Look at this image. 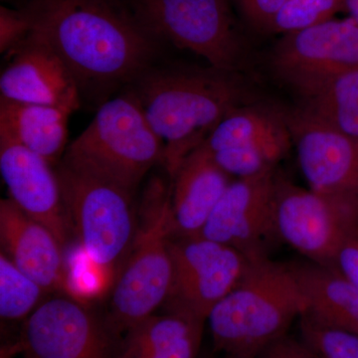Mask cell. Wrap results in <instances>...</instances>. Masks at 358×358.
<instances>
[{
	"label": "cell",
	"instance_id": "6da1fadb",
	"mask_svg": "<svg viewBox=\"0 0 358 358\" xmlns=\"http://www.w3.org/2000/svg\"><path fill=\"white\" fill-rule=\"evenodd\" d=\"M32 32L57 53L82 100L100 107L162 60L164 43L122 0H30Z\"/></svg>",
	"mask_w": 358,
	"mask_h": 358
},
{
	"label": "cell",
	"instance_id": "7a4b0ae2",
	"mask_svg": "<svg viewBox=\"0 0 358 358\" xmlns=\"http://www.w3.org/2000/svg\"><path fill=\"white\" fill-rule=\"evenodd\" d=\"M140 102L164 143L162 164L169 181L188 155L206 141L247 93L235 72L159 61L127 88Z\"/></svg>",
	"mask_w": 358,
	"mask_h": 358
},
{
	"label": "cell",
	"instance_id": "3957f363",
	"mask_svg": "<svg viewBox=\"0 0 358 358\" xmlns=\"http://www.w3.org/2000/svg\"><path fill=\"white\" fill-rule=\"evenodd\" d=\"M307 308L291 266L268 255L249 258L240 281L207 317L214 350L225 358H258Z\"/></svg>",
	"mask_w": 358,
	"mask_h": 358
},
{
	"label": "cell",
	"instance_id": "277c9868",
	"mask_svg": "<svg viewBox=\"0 0 358 358\" xmlns=\"http://www.w3.org/2000/svg\"><path fill=\"white\" fill-rule=\"evenodd\" d=\"M140 227L112 287L103 319L117 338L162 308L173 280L171 185L148 181L140 205Z\"/></svg>",
	"mask_w": 358,
	"mask_h": 358
},
{
	"label": "cell",
	"instance_id": "5b68a950",
	"mask_svg": "<svg viewBox=\"0 0 358 358\" xmlns=\"http://www.w3.org/2000/svg\"><path fill=\"white\" fill-rule=\"evenodd\" d=\"M164 148L138 99L126 89L98 108L61 162L117 186L134 199L148 171L162 164Z\"/></svg>",
	"mask_w": 358,
	"mask_h": 358
},
{
	"label": "cell",
	"instance_id": "8992f818",
	"mask_svg": "<svg viewBox=\"0 0 358 358\" xmlns=\"http://www.w3.org/2000/svg\"><path fill=\"white\" fill-rule=\"evenodd\" d=\"M55 169L72 232L90 264L112 287L138 227L133 197L62 162Z\"/></svg>",
	"mask_w": 358,
	"mask_h": 358
},
{
	"label": "cell",
	"instance_id": "52a82bcc",
	"mask_svg": "<svg viewBox=\"0 0 358 358\" xmlns=\"http://www.w3.org/2000/svg\"><path fill=\"white\" fill-rule=\"evenodd\" d=\"M162 43L192 52L210 67L236 72L242 44L228 0H122Z\"/></svg>",
	"mask_w": 358,
	"mask_h": 358
},
{
	"label": "cell",
	"instance_id": "ba28073f",
	"mask_svg": "<svg viewBox=\"0 0 358 358\" xmlns=\"http://www.w3.org/2000/svg\"><path fill=\"white\" fill-rule=\"evenodd\" d=\"M275 235L310 262L331 267L346 240L358 233V201L305 189L278 178Z\"/></svg>",
	"mask_w": 358,
	"mask_h": 358
},
{
	"label": "cell",
	"instance_id": "9c48e42d",
	"mask_svg": "<svg viewBox=\"0 0 358 358\" xmlns=\"http://www.w3.org/2000/svg\"><path fill=\"white\" fill-rule=\"evenodd\" d=\"M169 251L173 280L162 308L204 322L234 289L249 263L238 250L199 236H171Z\"/></svg>",
	"mask_w": 358,
	"mask_h": 358
},
{
	"label": "cell",
	"instance_id": "30bf717a",
	"mask_svg": "<svg viewBox=\"0 0 358 358\" xmlns=\"http://www.w3.org/2000/svg\"><path fill=\"white\" fill-rule=\"evenodd\" d=\"M121 339L77 296L44 301L23 322L20 350L25 358H117Z\"/></svg>",
	"mask_w": 358,
	"mask_h": 358
},
{
	"label": "cell",
	"instance_id": "8fae6325",
	"mask_svg": "<svg viewBox=\"0 0 358 358\" xmlns=\"http://www.w3.org/2000/svg\"><path fill=\"white\" fill-rule=\"evenodd\" d=\"M278 77L299 95L358 67V25L350 17L282 35L271 55Z\"/></svg>",
	"mask_w": 358,
	"mask_h": 358
},
{
	"label": "cell",
	"instance_id": "7c38bea8",
	"mask_svg": "<svg viewBox=\"0 0 358 358\" xmlns=\"http://www.w3.org/2000/svg\"><path fill=\"white\" fill-rule=\"evenodd\" d=\"M284 115L299 166L310 189L358 201V141L301 106Z\"/></svg>",
	"mask_w": 358,
	"mask_h": 358
},
{
	"label": "cell",
	"instance_id": "4fadbf2b",
	"mask_svg": "<svg viewBox=\"0 0 358 358\" xmlns=\"http://www.w3.org/2000/svg\"><path fill=\"white\" fill-rule=\"evenodd\" d=\"M275 171L234 179L228 186L199 237L238 250L248 258L266 256V243L277 236Z\"/></svg>",
	"mask_w": 358,
	"mask_h": 358
},
{
	"label": "cell",
	"instance_id": "5bb4252c",
	"mask_svg": "<svg viewBox=\"0 0 358 358\" xmlns=\"http://www.w3.org/2000/svg\"><path fill=\"white\" fill-rule=\"evenodd\" d=\"M0 171L9 199L48 228L65 248L73 232L55 166L41 155L0 136Z\"/></svg>",
	"mask_w": 358,
	"mask_h": 358
},
{
	"label": "cell",
	"instance_id": "9a60e30c",
	"mask_svg": "<svg viewBox=\"0 0 358 358\" xmlns=\"http://www.w3.org/2000/svg\"><path fill=\"white\" fill-rule=\"evenodd\" d=\"M0 76V96L16 102L51 106L71 114L81 106L76 81L57 53L31 32L11 53Z\"/></svg>",
	"mask_w": 358,
	"mask_h": 358
},
{
	"label": "cell",
	"instance_id": "2e32d148",
	"mask_svg": "<svg viewBox=\"0 0 358 358\" xmlns=\"http://www.w3.org/2000/svg\"><path fill=\"white\" fill-rule=\"evenodd\" d=\"M0 241L1 252L47 293L71 294L64 247L48 228L28 216L10 199L0 201Z\"/></svg>",
	"mask_w": 358,
	"mask_h": 358
},
{
	"label": "cell",
	"instance_id": "e0dca14e",
	"mask_svg": "<svg viewBox=\"0 0 358 358\" xmlns=\"http://www.w3.org/2000/svg\"><path fill=\"white\" fill-rule=\"evenodd\" d=\"M234 180L203 145L185 157L171 180L173 237H196Z\"/></svg>",
	"mask_w": 358,
	"mask_h": 358
},
{
	"label": "cell",
	"instance_id": "ac0fdd59",
	"mask_svg": "<svg viewBox=\"0 0 358 358\" xmlns=\"http://www.w3.org/2000/svg\"><path fill=\"white\" fill-rule=\"evenodd\" d=\"M70 112L0 96V136L41 155L57 166L67 150Z\"/></svg>",
	"mask_w": 358,
	"mask_h": 358
},
{
	"label": "cell",
	"instance_id": "d6986e66",
	"mask_svg": "<svg viewBox=\"0 0 358 358\" xmlns=\"http://www.w3.org/2000/svg\"><path fill=\"white\" fill-rule=\"evenodd\" d=\"M204 324L176 313L150 315L122 336L117 358H197Z\"/></svg>",
	"mask_w": 358,
	"mask_h": 358
},
{
	"label": "cell",
	"instance_id": "ffe728a7",
	"mask_svg": "<svg viewBox=\"0 0 358 358\" xmlns=\"http://www.w3.org/2000/svg\"><path fill=\"white\" fill-rule=\"evenodd\" d=\"M291 267L307 300L305 315L358 334V289L334 268L313 262Z\"/></svg>",
	"mask_w": 358,
	"mask_h": 358
},
{
	"label": "cell",
	"instance_id": "44dd1931",
	"mask_svg": "<svg viewBox=\"0 0 358 358\" xmlns=\"http://www.w3.org/2000/svg\"><path fill=\"white\" fill-rule=\"evenodd\" d=\"M289 136L284 114L245 103L230 110L202 145L213 154Z\"/></svg>",
	"mask_w": 358,
	"mask_h": 358
},
{
	"label": "cell",
	"instance_id": "7402d4cb",
	"mask_svg": "<svg viewBox=\"0 0 358 358\" xmlns=\"http://www.w3.org/2000/svg\"><path fill=\"white\" fill-rule=\"evenodd\" d=\"M301 107L358 141V67L301 94Z\"/></svg>",
	"mask_w": 358,
	"mask_h": 358
},
{
	"label": "cell",
	"instance_id": "603a6c76",
	"mask_svg": "<svg viewBox=\"0 0 358 358\" xmlns=\"http://www.w3.org/2000/svg\"><path fill=\"white\" fill-rule=\"evenodd\" d=\"M47 292L1 252L0 254V317L6 322H25L43 303Z\"/></svg>",
	"mask_w": 358,
	"mask_h": 358
},
{
	"label": "cell",
	"instance_id": "cb8c5ba5",
	"mask_svg": "<svg viewBox=\"0 0 358 358\" xmlns=\"http://www.w3.org/2000/svg\"><path fill=\"white\" fill-rule=\"evenodd\" d=\"M293 143L289 136L260 145L229 148L211 154L218 166L231 178H250L275 171V166L286 157Z\"/></svg>",
	"mask_w": 358,
	"mask_h": 358
},
{
	"label": "cell",
	"instance_id": "d4e9b609",
	"mask_svg": "<svg viewBox=\"0 0 358 358\" xmlns=\"http://www.w3.org/2000/svg\"><path fill=\"white\" fill-rule=\"evenodd\" d=\"M339 13H345V0H287L266 32L289 34L331 20Z\"/></svg>",
	"mask_w": 358,
	"mask_h": 358
},
{
	"label": "cell",
	"instance_id": "484cf974",
	"mask_svg": "<svg viewBox=\"0 0 358 358\" xmlns=\"http://www.w3.org/2000/svg\"><path fill=\"white\" fill-rule=\"evenodd\" d=\"M301 339L319 358H358V334L327 326L303 315Z\"/></svg>",
	"mask_w": 358,
	"mask_h": 358
},
{
	"label": "cell",
	"instance_id": "4316f807",
	"mask_svg": "<svg viewBox=\"0 0 358 358\" xmlns=\"http://www.w3.org/2000/svg\"><path fill=\"white\" fill-rule=\"evenodd\" d=\"M31 32V21L23 7H0V53H11Z\"/></svg>",
	"mask_w": 358,
	"mask_h": 358
},
{
	"label": "cell",
	"instance_id": "83f0119b",
	"mask_svg": "<svg viewBox=\"0 0 358 358\" xmlns=\"http://www.w3.org/2000/svg\"><path fill=\"white\" fill-rule=\"evenodd\" d=\"M245 18L257 29L267 31L271 21L275 17L287 0H234Z\"/></svg>",
	"mask_w": 358,
	"mask_h": 358
},
{
	"label": "cell",
	"instance_id": "f1b7e54d",
	"mask_svg": "<svg viewBox=\"0 0 358 358\" xmlns=\"http://www.w3.org/2000/svg\"><path fill=\"white\" fill-rule=\"evenodd\" d=\"M331 268L358 289V233L341 245Z\"/></svg>",
	"mask_w": 358,
	"mask_h": 358
},
{
	"label": "cell",
	"instance_id": "f546056e",
	"mask_svg": "<svg viewBox=\"0 0 358 358\" xmlns=\"http://www.w3.org/2000/svg\"><path fill=\"white\" fill-rule=\"evenodd\" d=\"M258 358H319L301 339L284 336L272 343Z\"/></svg>",
	"mask_w": 358,
	"mask_h": 358
},
{
	"label": "cell",
	"instance_id": "4dcf8cb0",
	"mask_svg": "<svg viewBox=\"0 0 358 358\" xmlns=\"http://www.w3.org/2000/svg\"><path fill=\"white\" fill-rule=\"evenodd\" d=\"M345 13L358 25V0H345Z\"/></svg>",
	"mask_w": 358,
	"mask_h": 358
},
{
	"label": "cell",
	"instance_id": "1f68e13d",
	"mask_svg": "<svg viewBox=\"0 0 358 358\" xmlns=\"http://www.w3.org/2000/svg\"><path fill=\"white\" fill-rule=\"evenodd\" d=\"M2 1H10V0H2Z\"/></svg>",
	"mask_w": 358,
	"mask_h": 358
}]
</instances>
